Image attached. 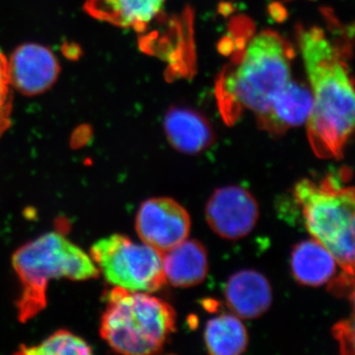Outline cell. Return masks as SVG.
<instances>
[{
  "label": "cell",
  "mask_w": 355,
  "mask_h": 355,
  "mask_svg": "<svg viewBox=\"0 0 355 355\" xmlns=\"http://www.w3.org/2000/svg\"><path fill=\"white\" fill-rule=\"evenodd\" d=\"M227 305L238 317L254 319L265 314L272 302V291L268 280L256 270L236 272L225 287Z\"/></svg>",
  "instance_id": "12"
},
{
  "label": "cell",
  "mask_w": 355,
  "mask_h": 355,
  "mask_svg": "<svg viewBox=\"0 0 355 355\" xmlns=\"http://www.w3.org/2000/svg\"><path fill=\"white\" fill-rule=\"evenodd\" d=\"M135 228L142 242L164 254L188 239L191 217L172 198H149L137 211Z\"/></svg>",
  "instance_id": "7"
},
{
  "label": "cell",
  "mask_w": 355,
  "mask_h": 355,
  "mask_svg": "<svg viewBox=\"0 0 355 355\" xmlns=\"http://www.w3.org/2000/svg\"><path fill=\"white\" fill-rule=\"evenodd\" d=\"M205 342L210 354L239 355L246 350L249 336L239 318L224 314L209 320Z\"/></svg>",
  "instance_id": "16"
},
{
  "label": "cell",
  "mask_w": 355,
  "mask_h": 355,
  "mask_svg": "<svg viewBox=\"0 0 355 355\" xmlns=\"http://www.w3.org/2000/svg\"><path fill=\"white\" fill-rule=\"evenodd\" d=\"M334 331L342 349H347V354L349 349L354 352V319L338 324Z\"/></svg>",
  "instance_id": "19"
},
{
  "label": "cell",
  "mask_w": 355,
  "mask_h": 355,
  "mask_svg": "<svg viewBox=\"0 0 355 355\" xmlns=\"http://www.w3.org/2000/svg\"><path fill=\"white\" fill-rule=\"evenodd\" d=\"M205 216L214 232L221 238L237 240L252 232L259 219L254 196L239 186H228L212 193Z\"/></svg>",
  "instance_id": "8"
},
{
  "label": "cell",
  "mask_w": 355,
  "mask_h": 355,
  "mask_svg": "<svg viewBox=\"0 0 355 355\" xmlns=\"http://www.w3.org/2000/svg\"><path fill=\"white\" fill-rule=\"evenodd\" d=\"M12 109V86L9 78L8 60L0 51V137L10 128Z\"/></svg>",
  "instance_id": "18"
},
{
  "label": "cell",
  "mask_w": 355,
  "mask_h": 355,
  "mask_svg": "<svg viewBox=\"0 0 355 355\" xmlns=\"http://www.w3.org/2000/svg\"><path fill=\"white\" fill-rule=\"evenodd\" d=\"M93 350L80 336L71 331H55L39 345L21 347L17 354L27 355H71L91 354Z\"/></svg>",
  "instance_id": "17"
},
{
  "label": "cell",
  "mask_w": 355,
  "mask_h": 355,
  "mask_svg": "<svg viewBox=\"0 0 355 355\" xmlns=\"http://www.w3.org/2000/svg\"><path fill=\"white\" fill-rule=\"evenodd\" d=\"M293 49L272 30L254 34L222 71L216 94L224 121L232 125L244 112L258 116L292 79Z\"/></svg>",
  "instance_id": "2"
},
{
  "label": "cell",
  "mask_w": 355,
  "mask_h": 355,
  "mask_svg": "<svg viewBox=\"0 0 355 355\" xmlns=\"http://www.w3.org/2000/svg\"><path fill=\"white\" fill-rule=\"evenodd\" d=\"M294 195L310 234L329 250L343 272L354 277V189L328 176L320 183L302 180Z\"/></svg>",
  "instance_id": "5"
},
{
  "label": "cell",
  "mask_w": 355,
  "mask_h": 355,
  "mask_svg": "<svg viewBox=\"0 0 355 355\" xmlns=\"http://www.w3.org/2000/svg\"><path fill=\"white\" fill-rule=\"evenodd\" d=\"M90 257L112 286L151 293L167 282L163 254L127 236L114 234L98 240L91 248Z\"/></svg>",
  "instance_id": "6"
},
{
  "label": "cell",
  "mask_w": 355,
  "mask_h": 355,
  "mask_svg": "<svg viewBox=\"0 0 355 355\" xmlns=\"http://www.w3.org/2000/svg\"><path fill=\"white\" fill-rule=\"evenodd\" d=\"M166 282L176 287L202 284L209 272V258L202 243L188 240L163 254Z\"/></svg>",
  "instance_id": "14"
},
{
  "label": "cell",
  "mask_w": 355,
  "mask_h": 355,
  "mask_svg": "<svg viewBox=\"0 0 355 355\" xmlns=\"http://www.w3.org/2000/svg\"><path fill=\"white\" fill-rule=\"evenodd\" d=\"M167 0H86L85 9L95 19L144 33L162 13Z\"/></svg>",
  "instance_id": "11"
},
{
  "label": "cell",
  "mask_w": 355,
  "mask_h": 355,
  "mask_svg": "<svg viewBox=\"0 0 355 355\" xmlns=\"http://www.w3.org/2000/svg\"><path fill=\"white\" fill-rule=\"evenodd\" d=\"M12 266L21 284L16 307L22 323L46 307V291L51 280L80 282L100 275L90 254L58 232L46 233L23 245L13 254Z\"/></svg>",
  "instance_id": "3"
},
{
  "label": "cell",
  "mask_w": 355,
  "mask_h": 355,
  "mask_svg": "<svg viewBox=\"0 0 355 355\" xmlns=\"http://www.w3.org/2000/svg\"><path fill=\"white\" fill-rule=\"evenodd\" d=\"M309 86L291 79L273 98L268 108L258 114L261 128L272 135H282L292 128L305 125L312 111Z\"/></svg>",
  "instance_id": "10"
},
{
  "label": "cell",
  "mask_w": 355,
  "mask_h": 355,
  "mask_svg": "<svg viewBox=\"0 0 355 355\" xmlns=\"http://www.w3.org/2000/svg\"><path fill=\"white\" fill-rule=\"evenodd\" d=\"M176 318L165 301L146 292L114 286L107 294L100 334L118 354H158L176 331Z\"/></svg>",
  "instance_id": "4"
},
{
  "label": "cell",
  "mask_w": 355,
  "mask_h": 355,
  "mask_svg": "<svg viewBox=\"0 0 355 355\" xmlns=\"http://www.w3.org/2000/svg\"><path fill=\"white\" fill-rule=\"evenodd\" d=\"M336 261L317 240H306L294 247L291 254V270L299 284L320 286L333 279Z\"/></svg>",
  "instance_id": "15"
},
{
  "label": "cell",
  "mask_w": 355,
  "mask_h": 355,
  "mask_svg": "<svg viewBox=\"0 0 355 355\" xmlns=\"http://www.w3.org/2000/svg\"><path fill=\"white\" fill-rule=\"evenodd\" d=\"M8 60L9 78L12 88L20 94H43L57 83L60 64L48 46L26 43L17 46Z\"/></svg>",
  "instance_id": "9"
},
{
  "label": "cell",
  "mask_w": 355,
  "mask_h": 355,
  "mask_svg": "<svg viewBox=\"0 0 355 355\" xmlns=\"http://www.w3.org/2000/svg\"><path fill=\"white\" fill-rule=\"evenodd\" d=\"M298 43L313 99L305 123L311 148L319 158H340L354 132L355 114L345 55L320 27L300 28Z\"/></svg>",
  "instance_id": "1"
},
{
  "label": "cell",
  "mask_w": 355,
  "mask_h": 355,
  "mask_svg": "<svg viewBox=\"0 0 355 355\" xmlns=\"http://www.w3.org/2000/svg\"><path fill=\"white\" fill-rule=\"evenodd\" d=\"M164 128L170 144L180 153H200L214 142L209 121L191 110H170L165 116Z\"/></svg>",
  "instance_id": "13"
}]
</instances>
